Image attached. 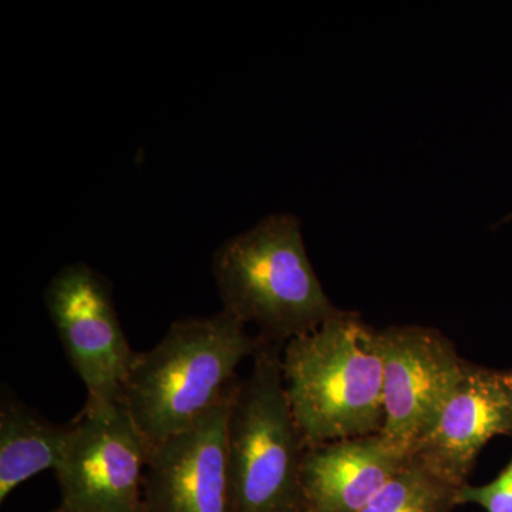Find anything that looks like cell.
Instances as JSON below:
<instances>
[{
	"label": "cell",
	"instance_id": "6da1fadb",
	"mask_svg": "<svg viewBox=\"0 0 512 512\" xmlns=\"http://www.w3.org/2000/svg\"><path fill=\"white\" fill-rule=\"evenodd\" d=\"M261 338L221 311L175 320L164 338L138 353L120 400L148 446L180 433L214 409L238 382L242 360Z\"/></svg>",
	"mask_w": 512,
	"mask_h": 512
},
{
	"label": "cell",
	"instance_id": "7a4b0ae2",
	"mask_svg": "<svg viewBox=\"0 0 512 512\" xmlns=\"http://www.w3.org/2000/svg\"><path fill=\"white\" fill-rule=\"evenodd\" d=\"M282 373L306 447L382 433L379 330L359 313L340 311L285 343Z\"/></svg>",
	"mask_w": 512,
	"mask_h": 512
},
{
	"label": "cell",
	"instance_id": "3957f363",
	"mask_svg": "<svg viewBox=\"0 0 512 512\" xmlns=\"http://www.w3.org/2000/svg\"><path fill=\"white\" fill-rule=\"evenodd\" d=\"M222 311L255 325L258 336L284 345L306 335L342 309L336 308L309 261L301 221L272 214L212 256Z\"/></svg>",
	"mask_w": 512,
	"mask_h": 512
},
{
	"label": "cell",
	"instance_id": "277c9868",
	"mask_svg": "<svg viewBox=\"0 0 512 512\" xmlns=\"http://www.w3.org/2000/svg\"><path fill=\"white\" fill-rule=\"evenodd\" d=\"M281 346L261 338L251 375L239 379L229 407L232 512H308L301 485L306 444L286 396Z\"/></svg>",
	"mask_w": 512,
	"mask_h": 512
},
{
	"label": "cell",
	"instance_id": "5b68a950",
	"mask_svg": "<svg viewBox=\"0 0 512 512\" xmlns=\"http://www.w3.org/2000/svg\"><path fill=\"white\" fill-rule=\"evenodd\" d=\"M148 454L121 400L86 402L69 423L56 468L62 495L57 512H143Z\"/></svg>",
	"mask_w": 512,
	"mask_h": 512
},
{
	"label": "cell",
	"instance_id": "8992f818",
	"mask_svg": "<svg viewBox=\"0 0 512 512\" xmlns=\"http://www.w3.org/2000/svg\"><path fill=\"white\" fill-rule=\"evenodd\" d=\"M45 305L87 400H120L137 352L131 349L114 306L109 279L86 262L62 266L45 289Z\"/></svg>",
	"mask_w": 512,
	"mask_h": 512
},
{
	"label": "cell",
	"instance_id": "52a82bcc",
	"mask_svg": "<svg viewBox=\"0 0 512 512\" xmlns=\"http://www.w3.org/2000/svg\"><path fill=\"white\" fill-rule=\"evenodd\" d=\"M383 359L384 426L390 443L412 453L433 429L463 372L464 359L437 329L379 330Z\"/></svg>",
	"mask_w": 512,
	"mask_h": 512
},
{
	"label": "cell",
	"instance_id": "ba28073f",
	"mask_svg": "<svg viewBox=\"0 0 512 512\" xmlns=\"http://www.w3.org/2000/svg\"><path fill=\"white\" fill-rule=\"evenodd\" d=\"M238 382L200 420L150 448L143 512H232L227 426Z\"/></svg>",
	"mask_w": 512,
	"mask_h": 512
},
{
	"label": "cell",
	"instance_id": "9c48e42d",
	"mask_svg": "<svg viewBox=\"0 0 512 512\" xmlns=\"http://www.w3.org/2000/svg\"><path fill=\"white\" fill-rule=\"evenodd\" d=\"M495 436L512 437V372L464 360L460 380L439 419L410 457L433 476L460 488Z\"/></svg>",
	"mask_w": 512,
	"mask_h": 512
},
{
	"label": "cell",
	"instance_id": "30bf717a",
	"mask_svg": "<svg viewBox=\"0 0 512 512\" xmlns=\"http://www.w3.org/2000/svg\"><path fill=\"white\" fill-rule=\"evenodd\" d=\"M409 454L382 433L306 447L301 485L308 512H362Z\"/></svg>",
	"mask_w": 512,
	"mask_h": 512
},
{
	"label": "cell",
	"instance_id": "8fae6325",
	"mask_svg": "<svg viewBox=\"0 0 512 512\" xmlns=\"http://www.w3.org/2000/svg\"><path fill=\"white\" fill-rule=\"evenodd\" d=\"M69 423L56 424L3 392L0 404V501L42 471L56 470L66 446Z\"/></svg>",
	"mask_w": 512,
	"mask_h": 512
},
{
	"label": "cell",
	"instance_id": "7c38bea8",
	"mask_svg": "<svg viewBox=\"0 0 512 512\" xmlns=\"http://www.w3.org/2000/svg\"><path fill=\"white\" fill-rule=\"evenodd\" d=\"M457 491L409 456L362 512H451Z\"/></svg>",
	"mask_w": 512,
	"mask_h": 512
},
{
	"label": "cell",
	"instance_id": "4fadbf2b",
	"mask_svg": "<svg viewBox=\"0 0 512 512\" xmlns=\"http://www.w3.org/2000/svg\"><path fill=\"white\" fill-rule=\"evenodd\" d=\"M456 503L477 504L485 512H512V458L491 483L478 487L467 483L458 488Z\"/></svg>",
	"mask_w": 512,
	"mask_h": 512
},
{
	"label": "cell",
	"instance_id": "5bb4252c",
	"mask_svg": "<svg viewBox=\"0 0 512 512\" xmlns=\"http://www.w3.org/2000/svg\"><path fill=\"white\" fill-rule=\"evenodd\" d=\"M510 220H512V214H511V215H508V217H507V218H505V220H504V221H510Z\"/></svg>",
	"mask_w": 512,
	"mask_h": 512
}]
</instances>
